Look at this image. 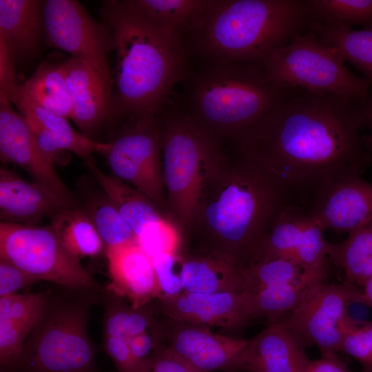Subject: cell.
I'll list each match as a JSON object with an SVG mask.
<instances>
[{
	"label": "cell",
	"instance_id": "1",
	"mask_svg": "<svg viewBox=\"0 0 372 372\" xmlns=\"http://www.w3.org/2000/svg\"><path fill=\"white\" fill-rule=\"evenodd\" d=\"M363 102L290 89L273 111L235 142L236 154L258 165L307 206L328 185L361 176L372 162L361 134Z\"/></svg>",
	"mask_w": 372,
	"mask_h": 372
},
{
	"label": "cell",
	"instance_id": "2",
	"mask_svg": "<svg viewBox=\"0 0 372 372\" xmlns=\"http://www.w3.org/2000/svg\"><path fill=\"white\" fill-rule=\"evenodd\" d=\"M292 203L287 192L266 172L237 155L213 178L194 225L204 234L203 249L226 256L241 269L254 261L273 223Z\"/></svg>",
	"mask_w": 372,
	"mask_h": 372
},
{
	"label": "cell",
	"instance_id": "3",
	"mask_svg": "<svg viewBox=\"0 0 372 372\" xmlns=\"http://www.w3.org/2000/svg\"><path fill=\"white\" fill-rule=\"evenodd\" d=\"M101 14L116 55L113 116H158L185 73L181 38L145 21L122 1H105Z\"/></svg>",
	"mask_w": 372,
	"mask_h": 372
},
{
	"label": "cell",
	"instance_id": "4",
	"mask_svg": "<svg viewBox=\"0 0 372 372\" xmlns=\"http://www.w3.org/2000/svg\"><path fill=\"white\" fill-rule=\"evenodd\" d=\"M311 19L308 0H213L192 34L210 61L261 64Z\"/></svg>",
	"mask_w": 372,
	"mask_h": 372
},
{
	"label": "cell",
	"instance_id": "5",
	"mask_svg": "<svg viewBox=\"0 0 372 372\" xmlns=\"http://www.w3.org/2000/svg\"><path fill=\"white\" fill-rule=\"evenodd\" d=\"M289 90L271 83L260 64L210 61L193 79L187 114L220 141L234 143L262 123Z\"/></svg>",
	"mask_w": 372,
	"mask_h": 372
},
{
	"label": "cell",
	"instance_id": "6",
	"mask_svg": "<svg viewBox=\"0 0 372 372\" xmlns=\"http://www.w3.org/2000/svg\"><path fill=\"white\" fill-rule=\"evenodd\" d=\"M161 121V160L167 205L185 227L193 226L205 190L227 162L221 141L187 114Z\"/></svg>",
	"mask_w": 372,
	"mask_h": 372
},
{
	"label": "cell",
	"instance_id": "7",
	"mask_svg": "<svg viewBox=\"0 0 372 372\" xmlns=\"http://www.w3.org/2000/svg\"><path fill=\"white\" fill-rule=\"evenodd\" d=\"M86 301L50 296L14 362L1 372H96Z\"/></svg>",
	"mask_w": 372,
	"mask_h": 372
},
{
	"label": "cell",
	"instance_id": "8",
	"mask_svg": "<svg viewBox=\"0 0 372 372\" xmlns=\"http://www.w3.org/2000/svg\"><path fill=\"white\" fill-rule=\"evenodd\" d=\"M344 63L308 30L273 52L260 65L268 81L279 89H301L365 101L370 96V82L353 74Z\"/></svg>",
	"mask_w": 372,
	"mask_h": 372
},
{
	"label": "cell",
	"instance_id": "9",
	"mask_svg": "<svg viewBox=\"0 0 372 372\" xmlns=\"http://www.w3.org/2000/svg\"><path fill=\"white\" fill-rule=\"evenodd\" d=\"M0 257L39 280L50 281L79 291L101 289L82 267L80 259L64 247L50 225L1 222Z\"/></svg>",
	"mask_w": 372,
	"mask_h": 372
},
{
	"label": "cell",
	"instance_id": "10",
	"mask_svg": "<svg viewBox=\"0 0 372 372\" xmlns=\"http://www.w3.org/2000/svg\"><path fill=\"white\" fill-rule=\"evenodd\" d=\"M112 174L167 207L161 160V121L158 116L129 118L101 152Z\"/></svg>",
	"mask_w": 372,
	"mask_h": 372
},
{
	"label": "cell",
	"instance_id": "11",
	"mask_svg": "<svg viewBox=\"0 0 372 372\" xmlns=\"http://www.w3.org/2000/svg\"><path fill=\"white\" fill-rule=\"evenodd\" d=\"M325 230L307 207L290 204L262 238L254 262L287 259L298 265L308 277L322 282L327 274L329 243L324 238Z\"/></svg>",
	"mask_w": 372,
	"mask_h": 372
},
{
	"label": "cell",
	"instance_id": "12",
	"mask_svg": "<svg viewBox=\"0 0 372 372\" xmlns=\"http://www.w3.org/2000/svg\"><path fill=\"white\" fill-rule=\"evenodd\" d=\"M44 38L48 46L61 50L113 81L108 54L113 50L111 31L94 20L74 0H47L43 9Z\"/></svg>",
	"mask_w": 372,
	"mask_h": 372
},
{
	"label": "cell",
	"instance_id": "13",
	"mask_svg": "<svg viewBox=\"0 0 372 372\" xmlns=\"http://www.w3.org/2000/svg\"><path fill=\"white\" fill-rule=\"evenodd\" d=\"M360 287L345 281L315 287L284 320L309 345L316 346L322 356L340 352L345 334L351 329L346 309L349 300L356 296Z\"/></svg>",
	"mask_w": 372,
	"mask_h": 372
},
{
	"label": "cell",
	"instance_id": "14",
	"mask_svg": "<svg viewBox=\"0 0 372 372\" xmlns=\"http://www.w3.org/2000/svg\"><path fill=\"white\" fill-rule=\"evenodd\" d=\"M161 343L197 372H239L247 340L214 333L210 327L161 316Z\"/></svg>",
	"mask_w": 372,
	"mask_h": 372
},
{
	"label": "cell",
	"instance_id": "15",
	"mask_svg": "<svg viewBox=\"0 0 372 372\" xmlns=\"http://www.w3.org/2000/svg\"><path fill=\"white\" fill-rule=\"evenodd\" d=\"M0 158L25 170L33 181L55 194L71 207L79 205L55 171L54 164L39 147L25 118L12 108L11 103L0 94Z\"/></svg>",
	"mask_w": 372,
	"mask_h": 372
},
{
	"label": "cell",
	"instance_id": "16",
	"mask_svg": "<svg viewBox=\"0 0 372 372\" xmlns=\"http://www.w3.org/2000/svg\"><path fill=\"white\" fill-rule=\"evenodd\" d=\"M152 307L156 314L174 320L228 331L244 328L250 318L239 292L194 293L183 291L158 298Z\"/></svg>",
	"mask_w": 372,
	"mask_h": 372
},
{
	"label": "cell",
	"instance_id": "17",
	"mask_svg": "<svg viewBox=\"0 0 372 372\" xmlns=\"http://www.w3.org/2000/svg\"><path fill=\"white\" fill-rule=\"evenodd\" d=\"M71 101L70 118L92 138L113 116L114 82L88 63L74 57L61 63Z\"/></svg>",
	"mask_w": 372,
	"mask_h": 372
},
{
	"label": "cell",
	"instance_id": "18",
	"mask_svg": "<svg viewBox=\"0 0 372 372\" xmlns=\"http://www.w3.org/2000/svg\"><path fill=\"white\" fill-rule=\"evenodd\" d=\"M306 207L325 229L349 234L372 220V183L361 176L344 178L321 190Z\"/></svg>",
	"mask_w": 372,
	"mask_h": 372
},
{
	"label": "cell",
	"instance_id": "19",
	"mask_svg": "<svg viewBox=\"0 0 372 372\" xmlns=\"http://www.w3.org/2000/svg\"><path fill=\"white\" fill-rule=\"evenodd\" d=\"M309 344L284 320L271 322L255 337L247 340L238 371L247 372H299L309 359Z\"/></svg>",
	"mask_w": 372,
	"mask_h": 372
},
{
	"label": "cell",
	"instance_id": "20",
	"mask_svg": "<svg viewBox=\"0 0 372 372\" xmlns=\"http://www.w3.org/2000/svg\"><path fill=\"white\" fill-rule=\"evenodd\" d=\"M111 291L134 307L161 298L152 258L137 242L105 249Z\"/></svg>",
	"mask_w": 372,
	"mask_h": 372
},
{
	"label": "cell",
	"instance_id": "21",
	"mask_svg": "<svg viewBox=\"0 0 372 372\" xmlns=\"http://www.w3.org/2000/svg\"><path fill=\"white\" fill-rule=\"evenodd\" d=\"M66 207H72L45 187L23 180L13 170L0 168L1 222L37 225Z\"/></svg>",
	"mask_w": 372,
	"mask_h": 372
},
{
	"label": "cell",
	"instance_id": "22",
	"mask_svg": "<svg viewBox=\"0 0 372 372\" xmlns=\"http://www.w3.org/2000/svg\"><path fill=\"white\" fill-rule=\"evenodd\" d=\"M45 1L0 0V41L14 65L33 59L44 36Z\"/></svg>",
	"mask_w": 372,
	"mask_h": 372
},
{
	"label": "cell",
	"instance_id": "23",
	"mask_svg": "<svg viewBox=\"0 0 372 372\" xmlns=\"http://www.w3.org/2000/svg\"><path fill=\"white\" fill-rule=\"evenodd\" d=\"M181 254L183 291L194 293L240 291V268L229 258L205 249Z\"/></svg>",
	"mask_w": 372,
	"mask_h": 372
},
{
	"label": "cell",
	"instance_id": "24",
	"mask_svg": "<svg viewBox=\"0 0 372 372\" xmlns=\"http://www.w3.org/2000/svg\"><path fill=\"white\" fill-rule=\"evenodd\" d=\"M123 4L145 21L181 38L194 32L213 0H125Z\"/></svg>",
	"mask_w": 372,
	"mask_h": 372
},
{
	"label": "cell",
	"instance_id": "25",
	"mask_svg": "<svg viewBox=\"0 0 372 372\" xmlns=\"http://www.w3.org/2000/svg\"><path fill=\"white\" fill-rule=\"evenodd\" d=\"M85 161L96 182L116 205L136 237L145 225L164 218L162 210L143 193L114 175L105 174L90 158Z\"/></svg>",
	"mask_w": 372,
	"mask_h": 372
},
{
	"label": "cell",
	"instance_id": "26",
	"mask_svg": "<svg viewBox=\"0 0 372 372\" xmlns=\"http://www.w3.org/2000/svg\"><path fill=\"white\" fill-rule=\"evenodd\" d=\"M316 281L304 274L300 280L272 285L253 292L240 293L250 320L265 318L274 322L282 314L292 311L317 286Z\"/></svg>",
	"mask_w": 372,
	"mask_h": 372
},
{
	"label": "cell",
	"instance_id": "27",
	"mask_svg": "<svg viewBox=\"0 0 372 372\" xmlns=\"http://www.w3.org/2000/svg\"><path fill=\"white\" fill-rule=\"evenodd\" d=\"M308 30L351 63L372 84V27L361 30L326 25L311 21Z\"/></svg>",
	"mask_w": 372,
	"mask_h": 372
},
{
	"label": "cell",
	"instance_id": "28",
	"mask_svg": "<svg viewBox=\"0 0 372 372\" xmlns=\"http://www.w3.org/2000/svg\"><path fill=\"white\" fill-rule=\"evenodd\" d=\"M80 195V205L94 223L105 249L137 242L132 229L99 184L97 189L83 185Z\"/></svg>",
	"mask_w": 372,
	"mask_h": 372
},
{
	"label": "cell",
	"instance_id": "29",
	"mask_svg": "<svg viewBox=\"0 0 372 372\" xmlns=\"http://www.w3.org/2000/svg\"><path fill=\"white\" fill-rule=\"evenodd\" d=\"M50 220L64 247L77 258L96 256L105 249L94 223L80 205L64 208Z\"/></svg>",
	"mask_w": 372,
	"mask_h": 372
},
{
	"label": "cell",
	"instance_id": "30",
	"mask_svg": "<svg viewBox=\"0 0 372 372\" xmlns=\"http://www.w3.org/2000/svg\"><path fill=\"white\" fill-rule=\"evenodd\" d=\"M327 258L344 272L346 281L361 287L372 276V220L337 243H328Z\"/></svg>",
	"mask_w": 372,
	"mask_h": 372
},
{
	"label": "cell",
	"instance_id": "31",
	"mask_svg": "<svg viewBox=\"0 0 372 372\" xmlns=\"http://www.w3.org/2000/svg\"><path fill=\"white\" fill-rule=\"evenodd\" d=\"M21 94L43 108L66 118L71 116V101L61 63L45 62L21 85Z\"/></svg>",
	"mask_w": 372,
	"mask_h": 372
},
{
	"label": "cell",
	"instance_id": "32",
	"mask_svg": "<svg viewBox=\"0 0 372 372\" xmlns=\"http://www.w3.org/2000/svg\"><path fill=\"white\" fill-rule=\"evenodd\" d=\"M308 1L313 21L333 27H372V0Z\"/></svg>",
	"mask_w": 372,
	"mask_h": 372
},
{
	"label": "cell",
	"instance_id": "33",
	"mask_svg": "<svg viewBox=\"0 0 372 372\" xmlns=\"http://www.w3.org/2000/svg\"><path fill=\"white\" fill-rule=\"evenodd\" d=\"M240 269V293L253 292L272 285L297 282L304 276L298 265L280 258L255 261Z\"/></svg>",
	"mask_w": 372,
	"mask_h": 372
},
{
	"label": "cell",
	"instance_id": "34",
	"mask_svg": "<svg viewBox=\"0 0 372 372\" xmlns=\"http://www.w3.org/2000/svg\"><path fill=\"white\" fill-rule=\"evenodd\" d=\"M49 292L14 293L0 298V320H9L31 329L43 316Z\"/></svg>",
	"mask_w": 372,
	"mask_h": 372
},
{
	"label": "cell",
	"instance_id": "35",
	"mask_svg": "<svg viewBox=\"0 0 372 372\" xmlns=\"http://www.w3.org/2000/svg\"><path fill=\"white\" fill-rule=\"evenodd\" d=\"M136 240L150 258L160 254L180 251L182 240L180 231L165 217L145 225L138 234Z\"/></svg>",
	"mask_w": 372,
	"mask_h": 372
},
{
	"label": "cell",
	"instance_id": "36",
	"mask_svg": "<svg viewBox=\"0 0 372 372\" xmlns=\"http://www.w3.org/2000/svg\"><path fill=\"white\" fill-rule=\"evenodd\" d=\"M14 105L31 128L43 129L69 136L79 134L70 125L68 118L43 108L21 94Z\"/></svg>",
	"mask_w": 372,
	"mask_h": 372
},
{
	"label": "cell",
	"instance_id": "37",
	"mask_svg": "<svg viewBox=\"0 0 372 372\" xmlns=\"http://www.w3.org/2000/svg\"><path fill=\"white\" fill-rule=\"evenodd\" d=\"M161 290V298L183 291L180 280L182 256L176 254H160L151 258Z\"/></svg>",
	"mask_w": 372,
	"mask_h": 372
},
{
	"label": "cell",
	"instance_id": "38",
	"mask_svg": "<svg viewBox=\"0 0 372 372\" xmlns=\"http://www.w3.org/2000/svg\"><path fill=\"white\" fill-rule=\"evenodd\" d=\"M340 352L357 360L362 372H372V322L351 329L344 335Z\"/></svg>",
	"mask_w": 372,
	"mask_h": 372
},
{
	"label": "cell",
	"instance_id": "39",
	"mask_svg": "<svg viewBox=\"0 0 372 372\" xmlns=\"http://www.w3.org/2000/svg\"><path fill=\"white\" fill-rule=\"evenodd\" d=\"M32 329L12 321L0 320L1 370H6L14 362Z\"/></svg>",
	"mask_w": 372,
	"mask_h": 372
},
{
	"label": "cell",
	"instance_id": "40",
	"mask_svg": "<svg viewBox=\"0 0 372 372\" xmlns=\"http://www.w3.org/2000/svg\"><path fill=\"white\" fill-rule=\"evenodd\" d=\"M115 295V294H114ZM116 296L107 304L104 316V337L127 338V329L132 304L127 305Z\"/></svg>",
	"mask_w": 372,
	"mask_h": 372
},
{
	"label": "cell",
	"instance_id": "41",
	"mask_svg": "<svg viewBox=\"0 0 372 372\" xmlns=\"http://www.w3.org/2000/svg\"><path fill=\"white\" fill-rule=\"evenodd\" d=\"M104 349L118 372H145L134 357L126 338L104 337Z\"/></svg>",
	"mask_w": 372,
	"mask_h": 372
},
{
	"label": "cell",
	"instance_id": "42",
	"mask_svg": "<svg viewBox=\"0 0 372 372\" xmlns=\"http://www.w3.org/2000/svg\"><path fill=\"white\" fill-rule=\"evenodd\" d=\"M37 281L10 260L0 257V298L14 294Z\"/></svg>",
	"mask_w": 372,
	"mask_h": 372
},
{
	"label": "cell",
	"instance_id": "43",
	"mask_svg": "<svg viewBox=\"0 0 372 372\" xmlns=\"http://www.w3.org/2000/svg\"><path fill=\"white\" fill-rule=\"evenodd\" d=\"M145 372H197L161 343L146 362Z\"/></svg>",
	"mask_w": 372,
	"mask_h": 372
},
{
	"label": "cell",
	"instance_id": "44",
	"mask_svg": "<svg viewBox=\"0 0 372 372\" xmlns=\"http://www.w3.org/2000/svg\"><path fill=\"white\" fill-rule=\"evenodd\" d=\"M0 94L14 104L21 94L15 81L14 65L2 41H0Z\"/></svg>",
	"mask_w": 372,
	"mask_h": 372
},
{
	"label": "cell",
	"instance_id": "45",
	"mask_svg": "<svg viewBox=\"0 0 372 372\" xmlns=\"http://www.w3.org/2000/svg\"><path fill=\"white\" fill-rule=\"evenodd\" d=\"M299 372H352L336 355L322 356L315 360L308 359Z\"/></svg>",
	"mask_w": 372,
	"mask_h": 372
},
{
	"label": "cell",
	"instance_id": "46",
	"mask_svg": "<svg viewBox=\"0 0 372 372\" xmlns=\"http://www.w3.org/2000/svg\"><path fill=\"white\" fill-rule=\"evenodd\" d=\"M364 116L365 125H368L370 129V134L364 136V141L366 147L372 153V96H369L363 103Z\"/></svg>",
	"mask_w": 372,
	"mask_h": 372
},
{
	"label": "cell",
	"instance_id": "47",
	"mask_svg": "<svg viewBox=\"0 0 372 372\" xmlns=\"http://www.w3.org/2000/svg\"><path fill=\"white\" fill-rule=\"evenodd\" d=\"M358 300L372 308V276L360 287Z\"/></svg>",
	"mask_w": 372,
	"mask_h": 372
}]
</instances>
